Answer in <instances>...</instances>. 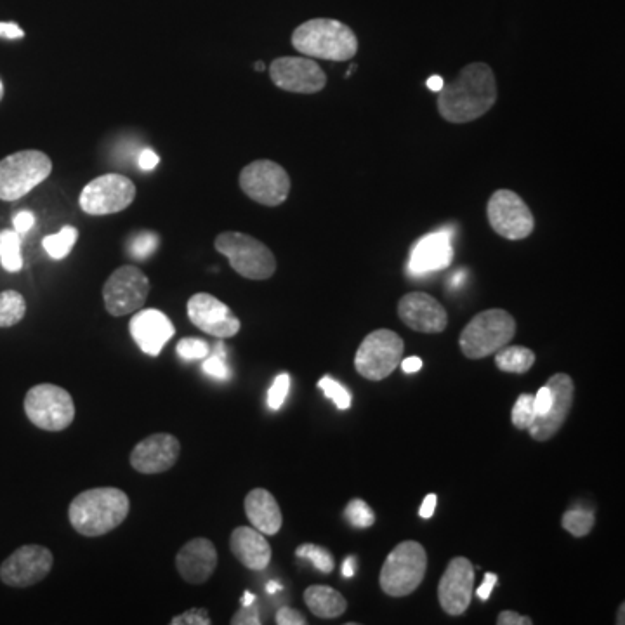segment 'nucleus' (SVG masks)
Segmentation results:
<instances>
[{"label": "nucleus", "instance_id": "22", "mask_svg": "<svg viewBox=\"0 0 625 625\" xmlns=\"http://www.w3.org/2000/svg\"><path fill=\"white\" fill-rule=\"evenodd\" d=\"M132 339L139 349L150 356L160 355L165 344L176 334L169 316L160 310H143L132 316L129 323Z\"/></svg>", "mask_w": 625, "mask_h": 625}, {"label": "nucleus", "instance_id": "29", "mask_svg": "<svg viewBox=\"0 0 625 625\" xmlns=\"http://www.w3.org/2000/svg\"><path fill=\"white\" fill-rule=\"evenodd\" d=\"M0 264L9 273H18L23 268L21 235L14 230L0 231Z\"/></svg>", "mask_w": 625, "mask_h": 625}, {"label": "nucleus", "instance_id": "43", "mask_svg": "<svg viewBox=\"0 0 625 625\" xmlns=\"http://www.w3.org/2000/svg\"><path fill=\"white\" fill-rule=\"evenodd\" d=\"M533 405H535L537 417L546 415L549 412V408L553 405V393H551V389H549L547 384L539 389V393L535 395V400H533Z\"/></svg>", "mask_w": 625, "mask_h": 625}, {"label": "nucleus", "instance_id": "9", "mask_svg": "<svg viewBox=\"0 0 625 625\" xmlns=\"http://www.w3.org/2000/svg\"><path fill=\"white\" fill-rule=\"evenodd\" d=\"M402 337L388 329L374 330L363 339L356 351L355 369L369 381H382L395 372L402 362Z\"/></svg>", "mask_w": 625, "mask_h": 625}, {"label": "nucleus", "instance_id": "2", "mask_svg": "<svg viewBox=\"0 0 625 625\" xmlns=\"http://www.w3.org/2000/svg\"><path fill=\"white\" fill-rule=\"evenodd\" d=\"M129 511L127 494L119 488L101 487L77 495L68 507V518L80 535L101 537L119 528Z\"/></svg>", "mask_w": 625, "mask_h": 625}, {"label": "nucleus", "instance_id": "35", "mask_svg": "<svg viewBox=\"0 0 625 625\" xmlns=\"http://www.w3.org/2000/svg\"><path fill=\"white\" fill-rule=\"evenodd\" d=\"M318 388L322 389L327 398L336 403V407L339 410H348L351 407V395H349L348 389L344 388L343 384L334 381L329 375H325V377L320 379Z\"/></svg>", "mask_w": 625, "mask_h": 625}, {"label": "nucleus", "instance_id": "15", "mask_svg": "<svg viewBox=\"0 0 625 625\" xmlns=\"http://www.w3.org/2000/svg\"><path fill=\"white\" fill-rule=\"evenodd\" d=\"M53 553L44 546H21L0 565V580L11 587H30L53 570Z\"/></svg>", "mask_w": 625, "mask_h": 625}, {"label": "nucleus", "instance_id": "19", "mask_svg": "<svg viewBox=\"0 0 625 625\" xmlns=\"http://www.w3.org/2000/svg\"><path fill=\"white\" fill-rule=\"evenodd\" d=\"M398 315L402 322L422 334H440L447 329L448 315L435 297L424 292H410L398 303Z\"/></svg>", "mask_w": 625, "mask_h": 625}, {"label": "nucleus", "instance_id": "38", "mask_svg": "<svg viewBox=\"0 0 625 625\" xmlns=\"http://www.w3.org/2000/svg\"><path fill=\"white\" fill-rule=\"evenodd\" d=\"M289 389V374L278 375L270 391H268V405H270L271 410H280L282 408L283 403L287 400V395H289Z\"/></svg>", "mask_w": 625, "mask_h": 625}, {"label": "nucleus", "instance_id": "32", "mask_svg": "<svg viewBox=\"0 0 625 625\" xmlns=\"http://www.w3.org/2000/svg\"><path fill=\"white\" fill-rule=\"evenodd\" d=\"M297 558L310 561L318 572L332 573L334 572V556L325 549V547L315 546V544H303L296 549Z\"/></svg>", "mask_w": 625, "mask_h": 625}, {"label": "nucleus", "instance_id": "48", "mask_svg": "<svg viewBox=\"0 0 625 625\" xmlns=\"http://www.w3.org/2000/svg\"><path fill=\"white\" fill-rule=\"evenodd\" d=\"M0 37L4 39H23L25 32L16 23H0Z\"/></svg>", "mask_w": 625, "mask_h": 625}, {"label": "nucleus", "instance_id": "40", "mask_svg": "<svg viewBox=\"0 0 625 625\" xmlns=\"http://www.w3.org/2000/svg\"><path fill=\"white\" fill-rule=\"evenodd\" d=\"M172 625H211L212 620L204 608H191L188 612L176 615L171 620Z\"/></svg>", "mask_w": 625, "mask_h": 625}, {"label": "nucleus", "instance_id": "20", "mask_svg": "<svg viewBox=\"0 0 625 625\" xmlns=\"http://www.w3.org/2000/svg\"><path fill=\"white\" fill-rule=\"evenodd\" d=\"M181 443L176 436L157 433L139 441L131 454V466L141 474H160L178 462Z\"/></svg>", "mask_w": 625, "mask_h": 625}, {"label": "nucleus", "instance_id": "16", "mask_svg": "<svg viewBox=\"0 0 625 625\" xmlns=\"http://www.w3.org/2000/svg\"><path fill=\"white\" fill-rule=\"evenodd\" d=\"M188 318L195 327L218 339L237 336L242 327V323L233 315L230 306L219 301L218 297L205 292L190 297Z\"/></svg>", "mask_w": 625, "mask_h": 625}, {"label": "nucleus", "instance_id": "17", "mask_svg": "<svg viewBox=\"0 0 625 625\" xmlns=\"http://www.w3.org/2000/svg\"><path fill=\"white\" fill-rule=\"evenodd\" d=\"M474 593V566L468 558L450 561L438 586L443 612L450 617H459L468 610Z\"/></svg>", "mask_w": 625, "mask_h": 625}, {"label": "nucleus", "instance_id": "24", "mask_svg": "<svg viewBox=\"0 0 625 625\" xmlns=\"http://www.w3.org/2000/svg\"><path fill=\"white\" fill-rule=\"evenodd\" d=\"M230 549L245 568L261 572L271 561V546L256 528L238 527L230 537Z\"/></svg>", "mask_w": 625, "mask_h": 625}, {"label": "nucleus", "instance_id": "21", "mask_svg": "<svg viewBox=\"0 0 625 625\" xmlns=\"http://www.w3.org/2000/svg\"><path fill=\"white\" fill-rule=\"evenodd\" d=\"M454 259V247L450 231L441 230L422 237L410 252L408 273L424 277L433 271L445 270Z\"/></svg>", "mask_w": 625, "mask_h": 625}, {"label": "nucleus", "instance_id": "49", "mask_svg": "<svg viewBox=\"0 0 625 625\" xmlns=\"http://www.w3.org/2000/svg\"><path fill=\"white\" fill-rule=\"evenodd\" d=\"M436 502H438V499H436V495L429 494L428 497L424 499V502H422L421 509H419V516H421V518H424V520H428V518H431V516L435 514Z\"/></svg>", "mask_w": 625, "mask_h": 625}, {"label": "nucleus", "instance_id": "36", "mask_svg": "<svg viewBox=\"0 0 625 625\" xmlns=\"http://www.w3.org/2000/svg\"><path fill=\"white\" fill-rule=\"evenodd\" d=\"M127 249L131 252V256L134 259H138V261L148 259L158 249V235H155L152 231L138 233L136 237H132L131 244H129Z\"/></svg>", "mask_w": 625, "mask_h": 625}, {"label": "nucleus", "instance_id": "13", "mask_svg": "<svg viewBox=\"0 0 625 625\" xmlns=\"http://www.w3.org/2000/svg\"><path fill=\"white\" fill-rule=\"evenodd\" d=\"M488 223L507 240H523L532 235L535 219L525 200L511 190L495 191L488 200Z\"/></svg>", "mask_w": 625, "mask_h": 625}, {"label": "nucleus", "instance_id": "46", "mask_svg": "<svg viewBox=\"0 0 625 625\" xmlns=\"http://www.w3.org/2000/svg\"><path fill=\"white\" fill-rule=\"evenodd\" d=\"M497 580H499V577H497L495 573H487V575H485V582H483V584L478 587V591H476L478 598L483 599V601H488V598H490L492 593H494V587L497 586Z\"/></svg>", "mask_w": 625, "mask_h": 625}, {"label": "nucleus", "instance_id": "45", "mask_svg": "<svg viewBox=\"0 0 625 625\" xmlns=\"http://www.w3.org/2000/svg\"><path fill=\"white\" fill-rule=\"evenodd\" d=\"M497 624L499 625H532L533 620L530 617H525V615H520V613L511 612V610H507V612L499 613V617H497Z\"/></svg>", "mask_w": 625, "mask_h": 625}, {"label": "nucleus", "instance_id": "11", "mask_svg": "<svg viewBox=\"0 0 625 625\" xmlns=\"http://www.w3.org/2000/svg\"><path fill=\"white\" fill-rule=\"evenodd\" d=\"M136 198V185L122 174L93 179L80 193V209L89 216H108L127 209Z\"/></svg>", "mask_w": 625, "mask_h": 625}, {"label": "nucleus", "instance_id": "26", "mask_svg": "<svg viewBox=\"0 0 625 625\" xmlns=\"http://www.w3.org/2000/svg\"><path fill=\"white\" fill-rule=\"evenodd\" d=\"M304 603L320 619H337L348 608V601L343 594L327 586L308 587L304 591Z\"/></svg>", "mask_w": 625, "mask_h": 625}, {"label": "nucleus", "instance_id": "44", "mask_svg": "<svg viewBox=\"0 0 625 625\" xmlns=\"http://www.w3.org/2000/svg\"><path fill=\"white\" fill-rule=\"evenodd\" d=\"M14 231L18 235H25L28 231L32 230L33 224H35V216L32 212L21 211L13 218Z\"/></svg>", "mask_w": 625, "mask_h": 625}, {"label": "nucleus", "instance_id": "8", "mask_svg": "<svg viewBox=\"0 0 625 625\" xmlns=\"http://www.w3.org/2000/svg\"><path fill=\"white\" fill-rule=\"evenodd\" d=\"M25 414L33 426L58 433L75 419V403L66 389L44 382L33 386L25 396Z\"/></svg>", "mask_w": 625, "mask_h": 625}, {"label": "nucleus", "instance_id": "53", "mask_svg": "<svg viewBox=\"0 0 625 625\" xmlns=\"http://www.w3.org/2000/svg\"><path fill=\"white\" fill-rule=\"evenodd\" d=\"M266 591L270 594L278 593V591H282V584L280 582H275V580H271L266 584Z\"/></svg>", "mask_w": 625, "mask_h": 625}, {"label": "nucleus", "instance_id": "42", "mask_svg": "<svg viewBox=\"0 0 625 625\" xmlns=\"http://www.w3.org/2000/svg\"><path fill=\"white\" fill-rule=\"evenodd\" d=\"M277 624L278 625H306L308 620L304 617L303 613L297 612L290 606H283L277 612Z\"/></svg>", "mask_w": 625, "mask_h": 625}, {"label": "nucleus", "instance_id": "33", "mask_svg": "<svg viewBox=\"0 0 625 625\" xmlns=\"http://www.w3.org/2000/svg\"><path fill=\"white\" fill-rule=\"evenodd\" d=\"M346 518L355 528H370L375 523L372 507L362 499H353L346 507Z\"/></svg>", "mask_w": 625, "mask_h": 625}, {"label": "nucleus", "instance_id": "56", "mask_svg": "<svg viewBox=\"0 0 625 625\" xmlns=\"http://www.w3.org/2000/svg\"><path fill=\"white\" fill-rule=\"evenodd\" d=\"M264 68H266V65H264V63H261V61H259V63H256V70H259V72H263Z\"/></svg>", "mask_w": 625, "mask_h": 625}, {"label": "nucleus", "instance_id": "10", "mask_svg": "<svg viewBox=\"0 0 625 625\" xmlns=\"http://www.w3.org/2000/svg\"><path fill=\"white\" fill-rule=\"evenodd\" d=\"M150 294V280L136 266H120L103 287L105 308L112 316H125L143 308Z\"/></svg>", "mask_w": 625, "mask_h": 625}, {"label": "nucleus", "instance_id": "18", "mask_svg": "<svg viewBox=\"0 0 625 625\" xmlns=\"http://www.w3.org/2000/svg\"><path fill=\"white\" fill-rule=\"evenodd\" d=\"M547 386L553 393V405L546 415H540L532 426L528 428L533 440H551L565 424L566 417L570 414L575 396V386L572 377L566 374H556L547 381Z\"/></svg>", "mask_w": 625, "mask_h": 625}, {"label": "nucleus", "instance_id": "51", "mask_svg": "<svg viewBox=\"0 0 625 625\" xmlns=\"http://www.w3.org/2000/svg\"><path fill=\"white\" fill-rule=\"evenodd\" d=\"M356 561L353 556H349L348 560L344 561L343 565V575L346 579H351V577H355L356 570Z\"/></svg>", "mask_w": 625, "mask_h": 625}, {"label": "nucleus", "instance_id": "5", "mask_svg": "<svg viewBox=\"0 0 625 625\" xmlns=\"http://www.w3.org/2000/svg\"><path fill=\"white\" fill-rule=\"evenodd\" d=\"M514 334L516 322L507 311H481L466 325V329L462 330L459 339L462 355L471 360L495 355L499 349L507 346L509 341H513Z\"/></svg>", "mask_w": 625, "mask_h": 625}, {"label": "nucleus", "instance_id": "55", "mask_svg": "<svg viewBox=\"0 0 625 625\" xmlns=\"http://www.w3.org/2000/svg\"><path fill=\"white\" fill-rule=\"evenodd\" d=\"M624 610H625V605L624 603H622V605H620V613L619 615H617V617H619V619H617V624H625V620H624Z\"/></svg>", "mask_w": 625, "mask_h": 625}, {"label": "nucleus", "instance_id": "37", "mask_svg": "<svg viewBox=\"0 0 625 625\" xmlns=\"http://www.w3.org/2000/svg\"><path fill=\"white\" fill-rule=\"evenodd\" d=\"M176 351L183 360H204L205 356L211 355V346L204 339L186 337L179 341Z\"/></svg>", "mask_w": 625, "mask_h": 625}, {"label": "nucleus", "instance_id": "39", "mask_svg": "<svg viewBox=\"0 0 625 625\" xmlns=\"http://www.w3.org/2000/svg\"><path fill=\"white\" fill-rule=\"evenodd\" d=\"M202 369H204L205 374L211 375V377L219 379V381H228L231 377V370L228 367V363H226V358H221V356L214 355V353L205 356Z\"/></svg>", "mask_w": 625, "mask_h": 625}, {"label": "nucleus", "instance_id": "12", "mask_svg": "<svg viewBox=\"0 0 625 625\" xmlns=\"http://www.w3.org/2000/svg\"><path fill=\"white\" fill-rule=\"evenodd\" d=\"M240 188L257 204L277 207L289 197L290 178L277 162L256 160L240 172Z\"/></svg>", "mask_w": 625, "mask_h": 625}, {"label": "nucleus", "instance_id": "14", "mask_svg": "<svg viewBox=\"0 0 625 625\" xmlns=\"http://www.w3.org/2000/svg\"><path fill=\"white\" fill-rule=\"evenodd\" d=\"M273 84L287 93L315 94L327 86V75L315 60L308 56H283L270 66Z\"/></svg>", "mask_w": 625, "mask_h": 625}, {"label": "nucleus", "instance_id": "25", "mask_svg": "<svg viewBox=\"0 0 625 625\" xmlns=\"http://www.w3.org/2000/svg\"><path fill=\"white\" fill-rule=\"evenodd\" d=\"M245 514L250 525L263 535H277L283 516L277 499L264 488H254L245 497Z\"/></svg>", "mask_w": 625, "mask_h": 625}, {"label": "nucleus", "instance_id": "31", "mask_svg": "<svg viewBox=\"0 0 625 625\" xmlns=\"http://www.w3.org/2000/svg\"><path fill=\"white\" fill-rule=\"evenodd\" d=\"M561 525L566 532L572 533L573 537H586L587 533L594 528V514L584 507H575L563 514Z\"/></svg>", "mask_w": 625, "mask_h": 625}, {"label": "nucleus", "instance_id": "47", "mask_svg": "<svg viewBox=\"0 0 625 625\" xmlns=\"http://www.w3.org/2000/svg\"><path fill=\"white\" fill-rule=\"evenodd\" d=\"M138 162L141 169L152 171V169L157 167L158 162H160V157H158L157 153L153 152V150H143L141 155H139Z\"/></svg>", "mask_w": 625, "mask_h": 625}, {"label": "nucleus", "instance_id": "3", "mask_svg": "<svg viewBox=\"0 0 625 625\" xmlns=\"http://www.w3.org/2000/svg\"><path fill=\"white\" fill-rule=\"evenodd\" d=\"M297 53L315 60L348 61L358 53L355 32L341 21L316 18L306 21L292 33Z\"/></svg>", "mask_w": 625, "mask_h": 625}, {"label": "nucleus", "instance_id": "6", "mask_svg": "<svg viewBox=\"0 0 625 625\" xmlns=\"http://www.w3.org/2000/svg\"><path fill=\"white\" fill-rule=\"evenodd\" d=\"M214 247L230 261L231 268L237 271L240 277L249 280H268L277 271V259L273 256V252L257 238L240 231L221 233L216 238Z\"/></svg>", "mask_w": 625, "mask_h": 625}, {"label": "nucleus", "instance_id": "54", "mask_svg": "<svg viewBox=\"0 0 625 625\" xmlns=\"http://www.w3.org/2000/svg\"><path fill=\"white\" fill-rule=\"evenodd\" d=\"M252 603H256V596L250 593V591H245L244 598H242V605H252Z\"/></svg>", "mask_w": 625, "mask_h": 625}, {"label": "nucleus", "instance_id": "30", "mask_svg": "<svg viewBox=\"0 0 625 625\" xmlns=\"http://www.w3.org/2000/svg\"><path fill=\"white\" fill-rule=\"evenodd\" d=\"M77 238H79V231L75 230L73 226H65L58 233L47 235L42 240V245H44V249H46L49 256L56 259V261H60V259H65L72 252L73 247L77 244Z\"/></svg>", "mask_w": 625, "mask_h": 625}, {"label": "nucleus", "instance_id": "52", "mask_svg": "<svg viewBox=\"0 0 625 625\" xmlns=\"http://www.w3.org/2000/svg\"><path fill=\"white\" fill-rule=\"evenodd\" d=\"M443 86H445V84H443V79H441V77H436L435 75V77H431V79L428 80L429 89L435 91V93H440Z\"/></svg>", "mask_w": 625, "mask_h": 625}, {"label": "nucleus", "instance_id": "23", "mask_svg": "<svg viewBox=\"0 0 625 625\" xmlns=\"http://www.w3.org/2000/svg\"><path fill=\"white\" fill-rule=\"evenodd\" d=\"M178 572L188 584L200 586L211 579L218 566V551L211 540L198 537L179 549L176 556Z\"/></svg>", "mask_w": 625, "mask_h": 625}, {"label": "nucleus", "instance_id": "34", "mask_svg": "<svg viewBox=\"0 0 625 625\" xmlns=\"http://www.w3.org/2000/svg\"><path fill=\"white\" fill-rule=\"evenodd\" d=\"M535 396L533 395H521L518 398V402L514 405L513 419L514 428L528 429L532 426L533 421L537 419V412H535V405H533Z\"/></svg>", "mask_w": 625, "mask_h": 625}, {"label": "nucleus", "instance_id": "4", "mask_svg": "<svg viewBox=\"0 0 625 625\" xmlns=\"http://www.w3.org/2000/svg\"><path fill=\"white\" fill-rule=\"evenodd\" d=\"M426 570H428L426 549L415 540H405L386 558V563L382 565L379 584L388 596L403 598L421 586Z\"/></svg>", "mask_w": 625, "mask_h": 625}, {"label": "nucleus", "instance_id": "27", "mask_svg": "<svg viewBox=\"0 0 625 625\" xmlns=\"http://www.w3.org/2000/svg\"><path fill=\"white\" fill-rule=\"evenodd\" d=\"M495 363L502 372L527 374L535 363V353L523 346H504L495 353Z\"/></svg>", "mask_w": 625, "mask_h": 625}, {"label": "nucleus", "instance_id": "41", "mask_svg": "<svg viewBox=\"0 0 625 625\" xmlns=\"http://www.w3.org/2000/svg\"><path fill=\"white\" fill-rule=\"evenodd\" d=\"M261 619H259V608L256 603L252 605H242V608L238 610L233 619H231V625H259Z\"/></svg>", "mask_w": 625, "mask_h": 625}, {"label": "nucleus", "instance_id": "50", "mask_svg": "<svg viewBox=\"0 0 625 625\" xmlns=\"http://www.w3.org/2000/svg\"><path fill=\"white\" fill-rule=\"evenodd\" d=\"M402 369L403 372H407V374H415V372H419V370L422 369L421 358H417V356H410L407 360H403Z\"/></svg>", "mask_w": 625, "mask_h": 625}, {"label": "nucleus", "instance_id": "7", "mask_svg": "<svg viewBox=\"0 0 625 625\" xmlns=\"http://www.w3.org/2000/svg\"><path fill=\"white\" fill-rule=\"evenodd\" d=\"M53 171V162L37 150L13 153L0 160V200L14 202L44 183Z\"/></svg>", "mask_w": 625, "mask_h": 625}, {"label": "nucleus", "instance_id": "1", "mask_svg": "<svg viewBox=\"0 0 625 625\" xmlns=\"http://www.w3.org/2000/svg\"><path fill=\"white\" fill-rule=\"evenodd\" d=\"M497 101L494 70L487 63L464 66L454 82L438 94V112L452 124L480 119Z\"/></svg>", "mask_w": 625, "mask_h": 625}, {"label": "nucleus", "instance_id": "28", "mask_svg": "<svg viewBox=\"0 0 625 625\" xmlns=\"http://www.w3.org/2000/svg\"><path fill=\"white\" fill-rule=\"evenodd\" d=\"M27 315V301L16 290L0 292V329L13 327Z\"/></svg>", "mask_w": 625, "mask_h": 625}, {"label": "nucleus", "instance_id": "57", "mask_svg": "<svg viewBox=\"0 0 625 625\" xmlns=\"http://www.w3.org/2000/svg\"><path fill=\"white\" fill-rule=\"evenodd\" d=\"M4 98V84H2V80H0V101Z\"/></svg>", "mask_w": 625, "mask_h": 625}]
</instances>
